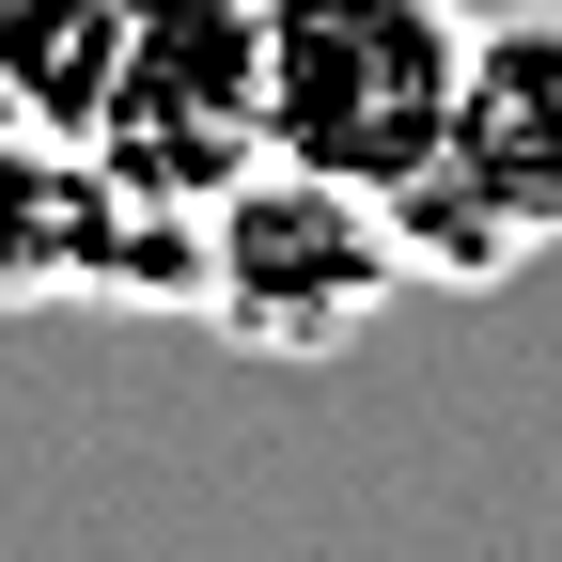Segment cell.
Segmentation results:
<instances>
[{"mask_svg": "<svg viewBox=\"0 0 562 562\" xmlns=\"http://www.w3.org/2000/svg\"><path fill=\"white\" fill-rule=\"evenodd\" d=\"M469 16L453 0H266V125L328 188H406L453 140Z\"/></svg>", "mask_w": 562, "mask_h": 562, "instance_id": "obj_2", "label": "cell"}, {"mask_svg": "<svg viewBox=\"0 0 562 562\" xmlns=\"http://www.w3.org/2000/svg\"><path fill=\"white\" fill-rule=\"evenodd\" d=\"M94 157H110L140 203H220V188H250V172L281 157V125H266V0H140Z\"/></svg>", "mask_w": 562, "mask_h": 562, "instance_id": "obj_4", "label": "cell"}, {"mask_svg": "<svg viewBox=\"0 0 562 562\" xmlns=\"http://www.w3.org/2000/svg\"><path fill=\"white\" fill-rule=\"evenodd\" d=\"M391 235L422 281H516L531 250H562V0L469 16L453 140L391 188Z\"/></svg>", "mask_w": 562, "mask_h": 562, "instance_id": "obj_1", "label": "cell"}, {"mask_svg": "<svg viewBox=\"0 0 562 562\" xmlns=\"http://www.w3.org/2000/svg\"><path fill=\"white\" fill-rule=\"evenodd\" d=\"M125 32H140V0H0V125L94 140L110 79H125Z\"/></svg>", "mask_w": 562, "mask_h": 562, "instance_id": "obj_6", "label": "cell"}, {"mask_svg": "<svg viewBox=\"0 0 562 562\" xmlns=\"http://www.w3.org/2000/svg\"><path fill=\"white\" fill-rule=\"evenodd\" d=\"M406 235L375 188H328L297 157H266L250 188L203 203V313H220L235 344H266V360H344L391 297H406Z\"/></svg>", "mask_w": 562, "mask_h": 562, "instance_id": "obj_3", "label": "cell"}, {"mask_svg": "<svg viewBox=\"0 0 562 562\" xmlns=\"http://www.w3.org/2000/svg\"><path fill=\"white\" fill-rule=\"evenodd\" d=\"M110 297V313H203V203H140L94 140L0 125V313Z\"/></svg>", "mask_w": 562, "mask_h": 562, "instance_id": "obj_5", "label": "cell"}]
</instances>
